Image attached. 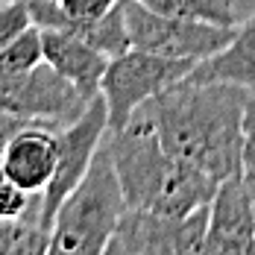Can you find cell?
<instances>
[{"label": "cell", "mask_w": 255, "mask_h": 255, "mask_svg": "<svg viewBox=\"0 0 255 255\" xmlns=\"http://www.w3.org/2000/svg\"><path fill=\"white\" fill-rule=\"evenodd\" d=\"M250 91L235 82L182 79L135 109L158 135L161 147L214 179L241 173L244 112Z\"/></svg>", "instance_id": "6da1fadb"}, {"label": "cell", "mask_w": 255, "mask_h": 255, "mask_svg": "<svg viewBox=\"0 0 255 255\" xmlns=\"http://www.w3.org/2000/svg\"><path fill=\"white\" fill-rule=\"evenodd\" d=\"M127 211L124 185L118 176L109 138L100 144L88 173L62 200L50 229V253L100 255Z\"/></svg>", "instance_id": "7a4b0ae2"}, {"label": "cell", "mask_w": 255, "mask_h": 255, "mask_svg": "<svg viewBox=\"0 0 255 255\" xmlns=\"http://www.w3.org/2000/svg\"><path fill=\"white\" fill-rule=\"evenodd\" d=\"M197 62L191 59H167L158 53L129 47L127 53L109 59L100 94L109 109V132H118L129 124L138 106L153 100L164 88L191 77Z\"/></svg>", "instance_id": "3957f363"}, {"label": "cell", "mask_w": 255, "mask_h": 255, "mask_svg": "<svg viewBox=\"0 0 255 255\" xmlns=\"http://www.w3.org/2000/svg\"><path fill=\"white\" fill-rule=\"evenodd\" d=\"M88 103L77 85L47 62L29 71H0V112L12 118L62 129L74 124Z\"/></svg>", "instance_id": "277c9868"}, {"label": "cell", "mask_w": 255, "mask_h": 255, "mask_svg": "<svg viewBox=\"0 0 255 255\" xmlns=\"http://www.w3.org/2000/svg\"><path fill=\"white\" fill-rule=\"evenodd\" d=\"M124 15L132 47L158 53L167 59L203 62L223 50L235 35V26H217L205 21H188L176 15L155 12L141 0H124Z\"/></svg>", "instance_id": "5b68a950"}, {"label": "cell", "mask_w": 255, "mask_h": 255, "mask_svg": "<svg viewBox=\"0 0 255 255\" xmlns=\"http://www.w3.org/2000/svg\"><path fill=\"white\" fill-rule=\"evenodd\" d=\"M208 205L188 217H164L147 208H127L106 253L118 255H197L205 250Z\"/></svg>", "instance_id": "8992f818"}, {"label": "cell", "mask_w": 255, "mask_h": 255, "mask_svg": "<svg viewBox=\"0 0 255 255\" xmlns=\"http://www.w3.org/2000/svg\"><path fill=\"white\" fill-rule=\"evenodd\" d=\"M56 135H59V161H56L50 185L44 188V226L47 229H53V217L62 200L82 182L100 144L109 135V109H106L103 94H97L85 106V112L74 124L56 129Z\"/></svg>", "instance_id": "52a82bcc"}, {"label": "cell", "mask_w": 255, "mask_h": 255, "mask_svg": "<svg viewBox=\"0 0 255 255\" xmlns=\"http://www.w3.org/2000/svg\"><path fill=\"white\" fill-rule=\"evenodd\" d=\"M203 253H255V205L241 173L223 179L208 205V235Z\"/></svg>", "instance_id": "ba28073f"}, {"label": "cell", "mask_w": 255, "mask_h": 255, "mask_svg": "<svg viewBox=\"0 0 255 255\" xmlns=\"http://www.w3.org/2000/svg\"><path fill=\"white\" fill-rule=\"evenodd\" d=\"M59 161V135L44 124H24L0 155V170L29 194H41L50 185Z\"/></svg>", "instance_id": "9c48e42d"}, {"label": "cell", "mask_w": 255, "mask_h": 255, "mask_svg": "<svg viewBox=\"0 0 255 255\" xmlns=\"http://www.w3.org/2000/svg\"><path fill=\"white\" fill-rule=\"evenodd\" d=\"M41 38H44V62L53 65L65 79H71L85 94V100H94L100 94L109 56L71 29H41Z\"/></svg>", "instance_id": "30bf717a"}, {"label": "cell", "mask_w": 255, "mask_h": 255, "mask_svg": "<svg viewBox=\"0 0 255 255\" xmlns=\"http://www.w3.org/2000/svg\"><path fill=\"white\" fill-rule=\"evenodd\" d=\"M188 79H200V82H235L244 88H255V12L247 15L244 21H238L232 41L208 56L203 62H197V68L191 71Z\"/></svg>", "instance_id": "8fae6325"}, {"label": "cell", "mask_w": 255, "mask_h": 255, "mask_svg": "<svg viewBox=\"0 0 255 255\" xmlns=\"http://www.w3.org/2000/svg\"><path fill=\"white\" fill-rule=\"evenodd\" d=\"M50 253V229L41 217L26 214L0 223V255H41Z\"/></svg>", "instance_id": "7c38bea8"}, {"label": "cell", "mask_w": 255, "mask_h": 255, "mask_svg": "<svg viewBox=\"0 0 255 255\" xmlns=\"http://www.w3.org/2000/svg\"><path fill=\"white\" fill-rule=\"evenodd\" d=\"M155 12L176 15L188 21H205L217 26H238V15L232 0H141Z\"/></svg>", "instance_id": "4fadbf2b"}, {"label": "cell", "mask_w": 255, "mask_h": 255, "mask_svg": "<svg viewBox=\"0 0 255 255\" xmlns=\"http://www.w3.org/2000/svg\"><path fill=\"white\" fill-rule=\"evenodd\" d=\"M77 35H82L85 41H91V44H94L97 50H103L109 59H115V56L127 53L129 47H132V41H129L127 15H124V0H121L109 15H103L100 21L82 26Z\"/></svg>", "instance_id": "5bb4252c"}, {"label": "cell", "mask_w": 255, "mask_h": 255, "mask_svg": "<svg viewBox=\"0 0 255 255\" xmlns=\"http://www.w3.org/2000/svg\"><path fill=\"white\" fill-rule=\"evenodd\" d=\"M41 62H44V38L41 26L35 24L0 50V71H29Z\"/></svg>", "instance_id": "9a60e30c"}, {"label": "cell", "mask_w": 255, "mask_h": 255, "mask_svg": "<svg viewBox=\"0 0 255 255\" xmlns=\"http://www.w3.org/2000/svg\"><path fill=\"white\" fill-rule=\"evenodd\" d=\"M26 214H35L44 223V191L29 194L0 170V223L15 220V217H26Z\"/></svg>", "instance_id": "2e32d148"}, {"label": "cell", "mask_w": 255, "mask_h": 255, "mask_svg": "<svg viewBox=\"0 0 255 255\" xmlns=\"http://www.w3.org/2000/svg\"><path fill=\"white\" fill-rule=\"evenodd\" d=\"M32 26V12L29 0H3L0 3V50L15 41L21 32Z\"/></svg>", "instance_id": "e0dca14e"}, {"label": "cell", "mask_w": 255, "mask_h": 255, "mask_svg": "<svg viewBox=\"0 0 255 255\" xmlns=\"http://www.w3.org/2000/svg\"><path fill=\"white\" fill-rule=\"evenodd\" d=\"M59 3L68 12V18L74 21V32H79L82 26L94 24L103 15H109L121 0H59Z\"/></svg>", "instance_id": "ac0fdd59"}, {"label": "cell", "mask_w": 255, "mask_h": 255, "mask_svg": "<svg viewBox=\"0 0 255 255\" xmlns=\"http://www.w3.org/2000/svg\"><path fill=\"white\" fill-rule=\"evenodd\" d=\"M241 176L247 188H255V94L250 91L247 112H244V158H241Z\"/></svg>", "instance_id": "d6986e66"}, {"label": "cell", "mask_w": 255, "mask_h": 255, "mask_svg": "<svg viewBox=\"0 0 255 255\" xmlns=\"http://www.w3.org/2000/svg\"><path fill=\"white\" fill-rule=\"evenodd\" d=\"M250 197H253V205H255V188H250Z\"/></svg>", "instance_id": "ffe728a7"}, {"label": "cell", "mask_w": 255, "mask_h": 255, "mask_svg": "<svg viewBox=\"0 0 255 255\" xmlns=\"http://www.w3.org/2000/svg\"><path fill=\"white\" fill-rule=\"evenodd\" d=\"M0 3H3V0H0Z\"/></svg>", "instance_id": "44dd1931"}]
</instances>
